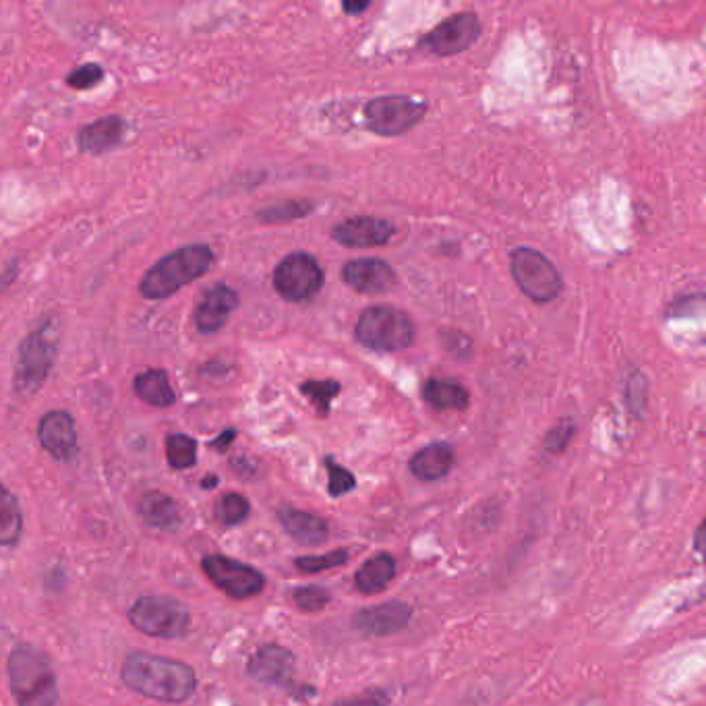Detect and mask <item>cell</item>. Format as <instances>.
Returning a JSON list of instances; mask_svg holds the SVG:
<instances>
[{"label":"cell","instance_id":"obj_28","mask_svg":"<svg viewBox=\"0 0 706 706\" xmlns=\"http://www.w3.org/2000/svg\"><path fill=\"white\" fill-rule=\"evenodd\" d=\"M346 561H349V551L346 549H335V551H330L326 556H305V558H298L295 561V566H297L298 572H303V574H319V572H326V570L340 568Z\"/></svg>","mask_w":706,"mask_h":706},{"label":"cell","instance_id":"obj_20","mask_svg":"<svg viewBox=\"0 0 706 706\" xmlns=\"http://www.w3.org/2000/svg\"><path fill=\"white\" fill-rule=\"evenodd\" d=\"M278 516L284 531L300 545H321L330 535L328 522L316 514L295 510V508H284L280 510Z\"/></svg>","mask_w":706,"mask_h":706},{"label":"cell","instance_id":"obj_31","mask_svg":"<svg viewBox=\"0 0 706 706\" xmlns=\"http://www.w3.org/2000/svg\"><path fill=\"white\" fill-rule=\"evenodd\" d=\"M293 599H295L298 610L305 614L321 612L332 601L330 593L323 591L321 587H298Z\"/></svg>","mask_w":706,"mask_h":706},{"label":"cell","instance_id":"obj_1","mask_svg":"<svg viewBox=\"0 0 706 706\" xmlns=\"http://www.w3.org/2000/svg\"><path fill=\"white\" fill-rule=\"evenodd\" d=\"M121 677L127 688L160 703H185L197 688L195 671L189 665L148 652L129 654Z\"/></svg>","mask_w":706,"mask_h":706},{"label":"cell","instance_id":"obj_19","mask_svg":"<svg viewBox=\"0 0 706 706\" xmlns=\"http://www.w3.org/2000/svg\"><path fill=\"white\" fill-rule=\"evenodd\" d=\"M456 456L454 449L447 444H431V446L423 447L419 454H414V458L410 460V472L425 483H433L440 481L449 475V470L454 468Z\"/></svg>","mask_w":706,"mask_h":706},{"label":"cell","instance_id":"obj_24","mask_svg":"<svg viewBox=\"0 0 706 706\" xmlns=\"http://www.w3.org/2000/svg\"><path fill=\"white\" fill-rule=\"evenodd\" d=\"M423 398L433 409L465 410L470 402L468 390L456 379H429L423 388Z\"/></svg>","mask_w":706,"mask_h":706},{"label":"cell","instance_id":"obj_11","mask_svg":"<svg viewBox=\"0 0 706 706\" xmlns=\"http://www.w3.org/2000/svg\"><path fill=\"white\" fill-rule=\"evenodd\" d=\"M481 36V21L472 13H460L442 21L429 32L423 46L437 56L460 55Z\"/></svg>","mask_w":706,"mask_h":706},{"label":"cell","instance_id":"obj_39","mask_svg":"<svg viewBox=\"0 0 706 706\" xmlns=\"http://www.w3.org/2000/svg\"><path fill=\"white\" fill-rule=\"evenodd\" d=\"M701 540H703V528H698V533H696V549L701 551Z\"/></svg>","mask_w":706,"mask_h":706},{"label":"cell","instance_id":"obj_22","mask_svg":"<svg viewBox=\"0 0 706 706\" xmlns=\"http://www.w3.org/2000/svg\"><path fill=\"white\" fill-rule=\"evenodd\" d=\"M139 514L153 528L176 531L181 526V512L176 502L160 491L146 493L139 502Z\"/></svg>","mask_w":706,"mask_h":706},{"label":"cell","instance_id":"obj_38","mask_svg":"<svg viewBox=\"0 0 706 706\" xmlns=\"http://www.w3.org/2000/svg\"><path fill=\"white\" fill-rule=\"evenodd\" d=\"M202 485H204L205 489H212V487L218 485V477H207Z\"/></svg>","mask_w":706,"mask_h":706},{"label":"cell","instance_id":"obj_15","mask_svg":"<svg viewBox=\"0 0 706 706\" xmlns=\"http://www.w3.org/2000/svg\"><path fill=\"white\" fill-rule=\"evenodd\" d=\"M239 307V295L235 288L218 284L205 293L195 309V328L200 334H216L228 323L230 314Z\"/></svg>","mask_w":706,"mask_h":706},{"label":"cell","instance_id":"obj_14","mask_svg":"<svg viewBox=\"0 0 706 706\" xmlns=\"http://www.w3.org/2000/svg\"><path fill=\"white\" fill-rule=\"evenodd\" d=\"M342 278L353 291L365 295L388 293L398 282L390 263L375 258L349 261L342 270Z\"/></svg>","mask_w":706,"mask_h":706},{"label":"cell","instance_id":"obj_25","mask_svg":"<svg viewBox=\"0 0 706 706\" xmlns=\"http://www.w3.org/2000/svg\"><path fill=\"white\" fill-rule=\"evenodd\" d=\"M23 533V512L19 500L0 485V545H15Z\"/></svg>","mask_w":706,"mask_h":706},{"label":"cell","instance_id":"obj_7","mask_svg":"<svg viewBox=\"0 0 706 706\" xmlns=\"http://www.w3.org/2000/svg\"><path fill=\"white\" fill-rule=\"evenodd\" d=\"M512 276L522 293L535 303H551L563 291V282L556 265L543 253L521 247L512 253Z\"/></svg>","mask_w":706,"mask_h":706},{"label":"cell","instance_id":"obj_13","mask_svg":"<svg viewBox=\"0 0 706 706\" xmlns=\"http://www.w3.org/2000/svg\"><path fill=\"white\" fill-rule=\"evenodd\" d=\"M412 617V607L409 603L402 601H390L382 603L372 610H361L358 614L353 615L354 630H358L365 636H391V634L402 633L409 626Z\"/></svg>","mask_w":706,"mask_h":706},{"label":"cell","instance_id":"obj_30","mask_svg":"<svg viewBox=\"0 0 706 706\" xmlns=\"http://www.w3.org/2000/svg\"><path fill=\"white\" fill-rule=\"evenodd\" d=\"M326 468H328V489L332 498H340L353 491L356 479L349 468L335 465L332 458H326Z\"/></svg>","mask_w":706,"mask_h":706},{"label":"cell","instance_id":"obj_27","mask_svg":"<svg viewBox=\"0 0 706 706\" xmlns=\"http://www.w3.org/2000/svg\"><path fill=\"white\" fill-rule=\"evenodd\" d=\"M249 512H251V505L241 493H226L216 505V519L226 526H235L247 521Z\"/></svg>","mask_w":706,"mask_h":706},{"label":"cell","instance_id":"obj_32","mask_svg":"<svg viewBox=\"0 0 706 706\" xmlns=\"http://www.w3.org/2000/svg\"><path fill=\"white\" fill-rule=\"evenodd\" d=\"M307 212H311V204L307 202H288L284 205H274L260 212V220L263 223H286V220H295V218H303Z\"/></svg>","mask_w":706,"mask_h":706},{"label":"cell","instance_id":"obj_5","mask_svg":"<svg viewBox=\"0 0 706 706\" xmlns=\"http://www.w3.org/2000/svg\"><path fill=\"white\" fill-rule=\"evenodd\" d=\"M56 335L55 319H46L21 342L15 367V390L21 396L39 390L48 379L55 365Z\"/></svg>","mask_w":706,"mask_h":706},{"label":"cell","instance_id":"obj_36","mask_svg":"<svg viewBox=\"0 0 706 706\" xmlns=\"http://www.w3.org/2000/svg\"><path fill=\"white\" fill-rule=\"evenodd\" d=\"M235 437H237V431H235V429H226L216 442H212V447H214V449H218V452H226L228 446L232 444V440H235Z\"/></svg>","mask_w":706,"mask_h":706},{"label":"cell","instance_id":"obj_12","mask_svg":"<svg viewBox=\"0 0 706 706\" xmlns=\"http://www.w3.org/2000/svg\"><path fill=\"white\" fill-rule=\"evenodd\" d=\"M37 440L56 460H71L79 449L73 417L67 410L46 412L37 425Z\"/></svg>","mask_w":706,"mask_h":706},{"label":"cell","instance_id":"obj_3","mask_svg":"<svg viewBox=\"0 0 706 706\" xmlns=\"http://www.w3.org/2000/svg\"><path fill=\"white\" fill-rule=\"evenodd\" d=\"M212 263L214 251L207 244H189L151 265L139 291L149 300H164L193 280L202 278Z\"/></svg>","mask_w":706,"mask_h":706},{"label":"cell","instance_id":"obj_26","mask_svg":"<svg viewBox=\"0 0 706 706\" xmlns=\"http://www.w3.org/2000/svg\"><path fill=\"white\" fill-rule=\"evenodd\" d=\"M168 465L174 470H185L197 463V442L183 433L168 435L167 440Z\"/></svg>","mask_w":706,"mask_h":706},{"label":"cell","instance_id":"obj_16","mask_svg":"<svg viewBox=\"0 0 706 706\" xmlns=\"http://www.w3.org/2000/svg\"><path fill=\"white\" fill-rule=\"evenodd\" d=\"M295 668V654L280 647V645H265L255 652L247 665V671L253 680L270 686H284L288 684Z\"/></svg>","mask_w":706,"mask_h":706},{"label":"cell","instance_id":"obj_33","mask_svg":"<svg viewBox=\"0 0 706 706\" xmlns=\"http://www.w3.org/2000/svg\"><path fill=\"white\" fill-rule=\"evenodd\" d=\"M102 77H104L102 67L90 62V65L77 67L73 73L67 75V86L73 88V90H92V88H95L100 83Z\"/></svg>","mask_w":706,"mask_h":706},{"label":"cell","instance_id":"obj_8","mask_svg":"<svg viewBox=\"0 0 706 706\" xmlns=\"http://www.w3.org/2000/svg\"><path fill=\"white\" fill-rule=\"evenodd\" d=\"M428 112V102L410 95H382L365 106V123L382 137H396L417 127Z\"/></svg>","mask_w":706,"mask_h":706},{"label":"cell","instance_id":"obj_9","mask_svg":"<svg viewBox=\"0 0 706 706\" xmlns=\"http://www.w3.org/2000/svg\"><path fill=\"white\" fill-rule=\"evenodd\" d=\"M323 286V270L309 253H291L274 270V288L291 303H307Z\"/></svg>","mask_w":706,"mask_h":706},{"label":"cell","instance_id":"obj_23","mask_svg":"<svg viewBox=\"0 0 706 706\" xmlns=\"http://www.w3.org/2000/svg\"><path fill=\"white\" fill-rule=\"evenodd\" d=\"M133 388L146 405L158 407V409L172 407L176 400L164 369H148V372L139 373L133 382Z\"/></svg>","mask_w":706,"mask_h":706},{"label":"cell","instance_id":"obj_2","mask_svg":"<svg viewBox=\"0 0 706 706\" xmlns=\"http://www.w3.org/2000/svg\"><path fill=\"white\" fill-rule=\"evenodd\" d=\"M9 682L18 706H56L58 688L50 659L34 645H18L9 657Z\"/></svg>","mask_w":706,"mask_h":706},{"label":"cell","instance_id":"obj_21","mask_svg":"<svg viewBox=\"0 0 706 706\" xmlns=\"http://www.w3.org/2000/svg\"><path fill=\"white\" fill-rule=\"evenodd\" d=\"M396 574V559L390 554H379L375 558L367 559L356 577H354V587L363 595H375L382 593L391 582Z\"/></svg>","mask_w":706,"mask_h":706},{"label":"cell","instance_id":"obj_34","mask_svg":"<svg viewBox=\"0 0 706 706\" xmlns=\"http://www.w3.org/2000/svg\"><path fill=\"white\" fill-rule=\"evenodd\" d=\"M572 435H574V425H572V421H568V419H566V421H561L558 428L554 429V431L547 435L545 447H547L549 452H554V454H559V452H563V449L568 447L570 440H572Z\"/></svg>","mask_w":706,"mask_h":706},{"label":"cell","instance_id":"obj_17","mask_svg":"<svg viewBox=\"0 0 706 706\" xmlns=\"http://www.w3.org/2000/svg\"><path fill=\"white\" fill-rule=\"evenodd\" d=\"M332 235L344 247H382L394 237V226L382 218L358 216L334 226Z\"/></svg>","mask_w":706,"mask_h":706},{"label":"cell","instance_id":"obj_29","mask_svg":"<svg viewBox=\"0 0 706 706\" xmlns=\"http://www.w3.org/2000/svg\"><path fill=\"white\" fill-rule=\"evenodd\" d=\"M300 390H303L305 396H309V400L316 405L319 414L326 417L330 412L332 400H334L338 391H340V386L335 382H330V379L328 382H316V379H311V382H305Z\"/></svg>","mask_w":706,"mask_h":706},{"label":"cell","instance_id":"obj_6","mask_svg":"<svg viewBox=\"0 0 706 706\" xmlns=\"http://www.w3.org/2000/svg\"><path fill=\"white\" fill-rule=\"evenodd\" d=\"M129 622L139 630L153 638H181L189 633L191 615L181 601L172 596H141L130 607Z\"/></svg>","mask_w":706,"mask_h":706},{"label":"cell","instance_id":"obj_35","mask_svg":"<svg viewBox=\"0 0 706 706\" xmlns=\"http://www.w3.org/2000/svg\"><path fill=\"white\" fill-rule=\"evenodd\" d=\"M334 706H390V696L384 690H367L358 696L338 701Z\"/></svg>","mask_w":706,"mask_h":706},{"label":"cell","instance_id":"obj_18","mask_svg":"<svg viewBox=\"0 0 706 706\" xmlns=\"http://www.w3.org/2000/svg\"><path fill=\"white\" fill-rule=\"evenodd\" d=\"M123 133H125V121L116 114H111V116L100 118V121L79 130L77 141L83 151L100 156V153H106L112 148H116L123 139Z\"/></svg>","mask_w":706,"mask_h":706},{"label":"cell","instance_id":"obj_4","mask_svg":"<svg viewBox=\"0 0 706 706\" xmlns=\"http://www.w3.org/2000/svg\"><path fill=\"white\" fill-rule=\"evenodd\" d=\"M354 334L361 344L372 351L396 353L412 344L414 323L402 309L390 305H375L361 314Z\"/></svg>","mask_w":706,"mask_h":706},{"label":"cell","instance_id":"obj_10","mask_svg":"<svg viewBox=\"0 0 706 706\" xmlns=\"http://www.w3.org/2000/svg\"><path fill=\"white\" fill-rule=\"evenodd\" d=\"M204 572L207 578L223 591L224 595L244 601L251 596L260 595L265 587V577L258 568L247 566L239 559L226 558V556H205Z\"/></svg>","mask_w":706,"mask_h":706},{"label":"cell","instance_id":"obj_37","mask_svg":"<svg viewBox=\"0 0 706 706\" xmlns=\"http://www.w3.org/2000/svg\"><path fill=\"white\" fill-rule=\"evenodd\" d=\"M342 7L349 15H356V13H363L365 9H369V2H344Z\"/></svg>","mask_w":706,"mask_h":706}]
</instances>
